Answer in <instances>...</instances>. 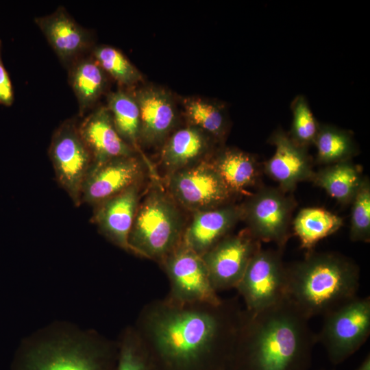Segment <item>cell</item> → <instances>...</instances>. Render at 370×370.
<instances>
[{
    "label": "cell",
    "mask_w": 370,
    "mask_h": 370,
    "mask_svg": "<svg viewBox=\"0 0 370 370\" xmlns=\"http://www.w3.org/2000/svg\"><path fill=\"white\" fill-rule=\"evenodd\" d=\"M243 309L219 304L148 303L136 329L158 370H227Z\"/></svg>",
    "instance_id": "cell-1"
},
{
    "label": "cell",
    "mask_w": 370,
    "mask_h": 370,
    "mask_svg": "<svg viewBox=\"0 0 370 370\" xmlns=\"http://www.w3.org/2000/svg\"><path fill=\"white\" fill-rule=\"evenodd\" d=\"M308 320L287 297L243 310L227 370H308L317 343Z\"/></svg>",
    "instance_id": "cell-2"
},
{
    "label": "cell",
    "mask_w": 370,
    "mask_h": 370,
    "mask_svg": "<svg viewBox=\"0 0 370 370\" xmlns=\"http://www.w3.org/2000/svg\"><path fill=\"white\" fill-rule=\"evenodd\" d=\"M286 268V296L308 319L324 316L357 297L359 268L345 256L310 252Z\"/></svg>",
    "instance_id": "cell-3"
},
{
    "label": "cell",
    "mask_w": 370,
    "mask_h": 370,
    "mask_svg": "<svg viewBox=\"0 0 370 370\" xmlns=\"http://www.w3.org/2000/svg\"><path fill=\"white\" fill-rule=\"evenodd\" d=\"M184 230L178 205L158 187L139 203L129 244L133 254L161 264L181 243Z\"/></svg>",
    "instance_id": "cell-4"
},
{
    "label": "cell",
    "mask_w": 370,
    "mask_h": 370,
    "mask_svg": "<svg viewBox=\"0 0 370 370\" xmlns=\"http://www.w3.org/2000/svg\"><path fill=\"white\" fill-rule=\"evenodd\" d=\"M317 342L333 365L342 363L366 342L370 334V298L356 297L323 316Z\"/></svg>",
    "instance_id": "cell-5"
},
{
    "label": "cell",
    "mask_w": 370,
    "mask_h": 370,
    "mask_svg": "<svg viewBox=\"0 0 370 370\" xmlns=\"http://www.w3.org/2000/svg\"><path fill=\"white\" fill-rule=\"evenodd\" d=\"M77 125L75 118L62 122L53 133L48 149L56 181L76 207L82 205V188L93 166Z\"/></svg>",
    "instance_id": "cell-6"
},
{
    "label": "cell",
    "mask_w": 370,
    "mask_h": 370,
    "mask_svg": "<svg viewBox=\"0 0 370 370\" xmlns=\"http://www.w3.org/2000/svg\"><path fill=\"white\" fill-rule=\"evenodd\" d=\"M169 281L166 297L181 304H219L222 299L214 288L199 254L183 241L160 264Z\"/></svg>",
    "instance_id": "cell-7"
},
{
    "label": "cell",
    "mask_w": 370,
    "mask_h": 370,
    "mask_svg": "<svg viewBox=\"0 0 370 370\" xmlns=\"http://www.w3.org/2000/svg\"><path fill=\"white\" fill-rule=\"evenodd\" d=\"M167 184L175 203L193 212L227 204L233 194L212 162H201L171 173Z\"/></svg>",
    "instance_id": "cell-8"
},
{
    "label": "cell",
    "mask_w": 370,
    "mask_h": 370,
    "mask_svg": "<svg viewBox=\"0 0 370 370\" xmlns=\"http://www.w3.org/2000/svg\"><path fill=\"white\" fill-rule=\"evenodd\" d=\"M236 288L249 311L262 310L287 297L286 268L280 249L260 247L250 260Z\"/></svg>",
    "instance_id": "cell-9"
},
{
    "label": "cell",
    "mask_w": 370,
    "mask_h": 370,
    "mask_svg": "<svg viewBox=\"0 0 370 370\" xmlns=\"http://www.w3.org/2000/svg\"><path fill=\"white\" fill-rule=\"evenodd\" d=\"M117 357L106 346L51 343L29 352L18 370H115Z\"/></svg>",
    "instance_id": "cell-10"
},
{
    "label": "cell",
    "mask_w": 370,
    "mask_h": 370,
    "mask_svg": "<svg viewBox=\"0 0 370 370\" xmlns=\"http://www.w3.org/2000/svg\"><path fill=\"white\" fill-rule=\"evenodd\" d=\"M293 200L274 188H262L241 206L248 232L259 241L275 243L282 248L288 237Z\"/></svg>",
    "instance_id": "cell-11"
},
{
    "label": "cell",
    "mask_w": 370,
    "mask_h": 370,
    "mask_svg": "<svg viewBox=\"0 0 370 370\" xmlns=\"http://www.w3.org/2000/svg\"><path fill=\"white\" fill-rule=\"evenodd\" d=\"M260 248V241L247 232L225 236L204 254L201 257L215 291L236 288Z\"/></svg>",
    "instance_id": "cell-12"
},
{
    "label": "cell",
    "mask_w": 370,
    "mask_h": 370,
    "mask_svg": "<svg viewBox=\"0 0 370 370\" xmlns=\"http://www.w3.org/2000/svg\"><path fill=\"white\" fill-rule=\"evenodd\" d=\"M143 171L136 155L115 158L94 165L82 191L81 202L92 206L140 183Z\"/></svg>",
    "instance_id": "cell-13"
},
{
    "label": "cell",
    "mask_w": 370,
    "mask_h": 370,
    "mask_svg": "<svg viewBox=\"0 0 370 370\" xmlns=\"http://www.w3.org/2000/svg\"><path fill=\"white\" fill-rule=\"evenodd\" d=\"M34 21L66 69L95 47L91 32L77 23L63 6Z\"/></svg>",
    "instance_id": "cell-14"
},
{
    "label": "cell",
    "mask_w": 370,
    "mask_h": 370,
    "mask_svg": "<svg viewBox=\"0 0 370 370\" xmlns=\"http://www.w3.org/2000/svg\"><path fill=\"white\" fill-rule=\"evenodd\" d=\"M140 183L94 206L91 222L118 247L132 253L129 235L140 203Z\"/></svg>",
    "instance_id": "cell-15"
},
{
    "label": "cell",
    "mask_w": 370,
    "mask_h": 370,
    "mask_svg": "<svg viewBox=\"0 0 370 370\" xmlns=\"http://www.w3.org/2000/svg\"><path fill=\"white\" fill-rule=\"evenodd\" d=\"M77 126L93 166L115 158L136 155V151L118 134L106 106L94 110Z\"/></svg>",
    "instance_id": "cell-16"
},
{
    "label": "cell",
    "mask_w": 370,
    "mask_h": 370,
    "mask_svg": "<svg viewBox=\"0 0 370 370\" xmlns=\"http://www.w3.org/2000/svg\"><path fill=\"white\" fill-rule=\"evenodd\" d=\"M270 141L275 150L266 162L265 171L282 191L291 190L299 182L312 179L314 172L306 148L294 143L281 129L272 134Z\"/></svg>",
    "instance_id": "cell-17"
},
{
    "label": "cell",
    "mask_w": 370,
    "mask_h": 370,
    "mask_svg": "<svg viewBox=\"0 0 370 370\" xmlns=\"http://www.w3.org/2000/svg\"><path fill=\"white\" fill-rule=\"evenodd\" d=\"M242 219L241 206L225 204L194 212L190 223L185 228L182 241L202 256L227 234Z\"/></svg>",
    "instance_id": "cell-18"
},
{
    "label": "cell",
    "mask_w": 370,
    "mask_h": 370,
    "mask_svg": "<svg viewBox=\"0 0 370 370\" xmlns=\"http://www.w3.org/2000/svg\"><path fill=\"white\" fill-rule=\"evenodd\" d=\"M134 97L139 108V141L156 144L163 140L174 125L175 110L164 90L148 87L138 90Z\"/></svg>",
    "instance_id": "cell-19"
},
{
    "label": "cell",
    "mask_w": 370,
    "mask_h": 370,
    "mask_svg": "<svg viewBox=\"0 0 370 370\" xmlns=\"http://www.w3.org/2000/svg\"><path fill=\"white\" fill-rule=\"evenodd\" d=\"M67 69L69 82L78 103V114L82 117L105 92L107 74L90 55L79 58Z\"/></svg>",
    "instance_id": "cell-20"
},
{
    "label": "cell",
    "mask_w": 370,
    "mask_h": 370,
    "mask_svg": "<svg viewBox=\"0 0 370 370\" xmlns=\"http://www.w3.org/2000/svg\"><path fill=\"white\" fill-rule=\"evenodd\" d=\"M208 147L204 132L195 126L184 127L176 131L164 145L161 162L171 173L195 164Z\"/></svg>",
    "instance_id": "cell-21"
},
{
    "label": "cell",
    "mask_w": 370,
    "mask_h": 370,
    "mask_svg": "<svg viewBox=\"0 0 370 370\" xmlns=\"http://www.w3.org/2000/svg\"><path fill=\"white\" fill-rule=\"evenodd\" d=\"M311 180L342 204L352 202L363 181L359 169L349 160L314 173Z\"/></svg>",
    "instance_id": "cell-22"
},
{
    "label": "cell",
    "mask_w": 370,
    "mask_h": 370,
    "mask_svg": "<svg viewBox=\"0 0 370 370\" xmlns=\"http://www.w3.org/2000/svg\"><path fill=\"white\" fill-rule=\"evenodd\" d=\"M212 164L232 193L241 192L253 185L258 176L254 158L239 150H224Z\"/></svg>",
    "instance_id": "cell-23"
},
{
    "label": "cell",
    "mask_w": 370,
    "mask_h": 370,
    "mask_svg": "<svg viewBox=\"0 0 370 370\" xmlns=\"http://www.w3.org/2000/svg\"><path fill=\"white\" fill-rule=\"evenodd\" d=\"M342 225V219L330 211L306 208L297 214L293 229L301 247L311 250L317 242L337 231Z\"/></svg>",
    "instance_id": "cell-24"
},
{
    "label": "cell",
    "mask_w": 370,
    "mask_h": 370,
    "mask_svg": "<svg viewBox=\"0 0 370 370\" xmlns=\"http://www.w3.org/2000/svg\"><path fill=\"white\" fill-rule=\"evenodd\" d=\"M106 108L122 139L135 151L139 142L140 114L134 95L123 89L109 93Z\"/></svg>",
    "instance_id": "cell-25"
},
{
    "label": "cell",
    "mask_w": 370,
    "mask_h": 370,
    "mask_svg": "<svg viewBox=\"0 0 370 370\" xmlns=\"http://www.w3.org/2000/svg\"><path fill=\"white\" fill-rule=\"evenodd\" d=\"M317 159L321 164H335L348 160L356 149L351 135L334 126L320 125L314 143Z\"/></svg>",
    "instance_id": "cell-26"
},
{
    "label": "cell",
    "mask_w": 370,
    "mask_h": 370,
    "mask_svg": "<svg viewBox=\"0 0 370 370\" xmlns=\"http://www.w3.org/2000/svg\"><path fill=\"white\" fill-rule=\"evenodd\" d=\"M90 56L107 75L121 86L130 87L142 80L139 71L114 47L107 45L95 46Z\"/></svg>",
    "instance_id": "cell-27"
},
{
    "label": "cell",
    "mask_w": 370,
    "mask_h": 370,
    "mask_svg": "<svg viewBox=\"0 0 370 370\" xmlns=\"http://www.w3.org/2000/svg\"><path fill=\"white\" fill-rule=\"evenodd\" d=\"M115 370H158L136 329H129L125 333Z\"/></svg>",
    "instance_id": "cell-28"
},
{
    "label": "cell",
    "mask_w": 370,
    "mask_h": 370,
    "mask_svg": "<svg viewBox=\"0 0 370 370\" xmlns=\"http://www.w3.org/2000/svg\"><path fill=\"white\" fill-rule=\"evenodd\" d=\"M186 114L193 126L216 136L223 134L225 116L221 109L201 99H189L185 103Z\"/></svg>",
    "instance_id": "cell-29"
},
{
    "label": "cell",
    "mask_w": 370,
    "mask_h": 370,
    "mask_svg": "<svg viewBox=\"0 0 370 370\" xmlns=\"http://www.w3.org/2000/svg\"><path fill=\"white\" fill-rule=\"evenodd\" d=\"M291 107L293 123L291 134L288 136L297 145L306 148L314 143L319 124L316 121L304 96L299 95L295 97Z\"/></svg>",
    "instance_id": "cell-30"
},
{
    "label": "cell",
    "mask_w": 370,
    "mask_h": 370,
    "mask_svg": "<svg viewBox=\"0 0 370 370\" xmlns=\"http://www.w3.org/2000/svg\"><path fill=\"white\" fill-rule=\"evenodd\" d=\"M350 227L352 241L369 242L370 238V185L363 180L353 201Z\"/></svg>",
    "instance_id": "cell-31"
},
{
    "label": "cell",
    "mask_w": 370,
    "mask_h": 370,
    "mask_svg": "<svg viewBox=\"0 0 370 370\" xmlns=\"http://www.w3.org/2000/svg\"><path fill=\"white\" fill-rule=\"evenodd\" d=\"M14 100L12 84L1 58V41L0 40V105L10 106Z\"/></svg>",
    "instance_id": "cell-32"
},
{
    "label": "cell",
    "mask_w": 370,
    "mask_h": 370,
    "mask_svg": "<svg viewBox=\"0 0 370 370\" xmlns=\"http://www.w3.org/2000/svg\"><path fill=\"white\" fill-rule=\"evenodd\" d=\"M356 370H370V356L368 354Z\"/></svg>",
    "instance_id": "cell-33"
}]
</instances>
